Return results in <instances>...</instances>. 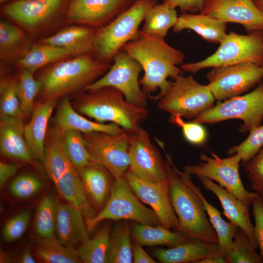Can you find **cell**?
Masks as SVG:
<instances>
[{"label": "cell", "mask_w": 263, "mask_h": 263, "mask_svg": "<svg viewBox=\"0 0 263 263\" xmlns=\"http://www.w3.org/2000/svg\"><path fill=\"white\" fill-rule=\"evenodd\" d=\"M137 60L144 75L139 81L142 90L150 98L158 100L166 93L171 81L184 71L177 65L184 59L183 53L168 44L164 38L140 30L138 36L122 48Z\"/></svg>", "instance_id": "6da1fadb"}, {"label": "cell", "mask_w": 263, "mask_h": 263, "mask_svg": "<svg viewBox=\"0 0 263 263\" xmlns=\"http://www.w3.org/2000/svg\"><path fill=\"white\" fill-rule=\"evenodd\" d=\"M74 108L97 122H111L133 132L146 119L149 111L127 101L123 94L112 87L82 91L73 103Z\"/></svg>", "instance_id": "7a4b0ae2"}, {"label": "cell", "mask_w": 263, "mask_h": 263, "mask_svg": "<svg viewBox=\"0 0 263 263\" xmlns=\"http://www.w3.org/2000/svg\"><path fill=\"white\" fill-rule=\"evenodd\" d=\"M112 63L100 61L91 53L57 62L39 78L43 94L46 99H56L83 91L103 75Z\"/></svg>", "instance_id": "3957f363"}, {"label": "cell", "mask_w": 263, "mask_h": 263, "mask_svg": "<svg viewBox=\"0 0 263 263\" xmlns=\"http://www.w3.org/2000/svg\"><path fill=\"white\" fill-rule=\"evenodd\" d=\"M166 168L170 182L169 196L178 218L180 230L191 238L218 244V238L199 196L182 179L166 157Z\"/></svg>", "instance_id": "277c9868"}, {"label": "cell", "mask_w": 263, "mask_h": 263, "mask_svg": "<svg viewBox=\"0 0 263 263\" xmlns=\"http://www.w3.org/2000/svg\"><path fill=\"white\" fill-rule=\"evenodd\" d=\"M157 0H135L107 24L98 28L91 53L100 61L112 63L114 55L139 35V28Z\"/></svg>", "instance_id": "5b68a950"}, {"label": "cell", "mask_w": 263, "mask_h": 263, "mask_svg": "<svg viewBox=\"0 0 263 263\" xmlns=\"http://www.w3.org/2000/svg\"><path fill=\"white\" fill-rule=\"evenodd\" d=\"M245 62L263 66V31H255L247 35L231 31L211 55L199 61L182 64L180 68L184 72L195 73L205 68Z\"/></svg>", "instance_id": "8992f818"}, {"label": "cell", "mask_w": 263, "mask_h": 263, "mask_svg": "<svg viewBox=\"0 0 263 263\" xmlns=\"http://www.w3.org/2000/svg\"><path fill=\"white\" fill-rule=\"evenodd\" d=\"M158 100V108L170 116L194 119L212 107L215 99L207 85L199 83L191 75H181Z\"/></svg>", "instance_id": "52a82bcc"}, {"label": "cell", "mask_w": 263, "mask_h": 263, "mask_svg": "<svg viewBox=\"0 0 263 263\" xmlns=\"http://www.w3.org/2000/svg\"><path fill=\"white\" fill-rule=\"evenodd\" d=\"M105 220H130L149 225L160 224L153 210L141 203L123 177L114 179L103 207L94 218L85 221L89 231Z\"/></svg>", "instance_id": "ba28073f"}, {"label": "cell", "mask_w": 263, "mask_h": 263, "mask_svg": "<svg viewBox=\"0 0 263 263\" xmlns=\"http://www.w3.org/2000/svg\"><path fill=\"white\" fill-rule=\"evenodd\" d=\"M230 119L243 121L240 127L242 132H250L262 125L263 119V82L251 92L235 96L206 111L194 119L198 124H213Z\"/></svg>", "instance_id": "9c48e42d"}, {"label": "cell", "mask_w": 263, "mask_h": 263, "mask_svg": "<svg viewBox=\"0 0 263 263\" xmlns=\"http://www.w3.org/2000/svg\"><path fill=\"white\" fill-rule=\"evenodd\" d=\"M142 71L139 63L121 49L113 56L112 65L107 72L83 91L112 87L121 92L128 102L146 108L147 95L140 88L138 80Z\"/></svg>", "instance_id": "30bf717a"}, {"label": "cell", "mask_w": 263, "mask_h": 263, "mask_svg": "<svg viewBox=\"0 0 263 263\" xmlns=\"http://www.w3.org/2000/svg\"><path fill=\"white\" fill-rule=\"evenodd\" d=\"M211 154V157L201 153L200 159L202 162L194 165H187L184 171L191 175L209 178L238 199L251 205L253 199L259 193L250 192L244 186L239 170L241 161L240 156L234 154L221 158L212 152Z\"/></svg>", "instance_id": "8fae6325"}, {"label": "cell", "mask_w": 263, "mask_h": 263, "mask_svg": "<svg viewBox=\"0 0 263 263\" xmlns=\"http://www.w3.org/2000/svg\"><path fill=\"white\" fill-rule=\"evenodd\" d=\"M129 133L125 129L118 133H82L86 148L94 161L107 169L115 179L123 177L130 166Z\"/></svg>", "instance_id": "7c38bea8"}, {"label": "cell", "mask_w": 263, "mask_h": 263, "mask_svg": "<svg viewBox=\"0 0 263 263\" xmlns=\"http://www.w3.org/2000/svg\"><path fill=\"white\" fill-rule=\"evenodd\" d=\"M262 67L251 62L212 68L207 79L215 100L239 96L262 81Z\"/></svg>", "instance_id": "4fadbf2b"}, {"label": "cell", "mask_w": 263, "mask_h": 263, "mask_svg": "<svg viewBox=\"0 0 263 263\" xmlns=\"http://www.w3.org/2000/svg\"><path fill=\"white\" fill-rule=\"evenodd\" d=\"M129 153V169L141 179L158 183L168 178L165 161L147 131L139 128L130 132Z\"/></svg>", "instance_id": "5bb4252c"}, {"label": "cell", "mask_w": 263, "mask_h": 263, "mask_svg": "<svg viewBox=\"0 0 263 263\" xmlns=\"http://www.w3.org/2000/svg\"><path fill=\"white\" fill-rule=\"evenodd\" d=\"M123 177L138 198L150 207L161 225L174 231H181L169 200V178L158 183H151L141 179L129 169Z\"/></svg>", "instance_id": "9a60e30c"}, {"label": "cell", "mask_w": 263, "mask_h": 263, "mask_svg": "<svg viewBox=\"0 0 263 263\" xmlns=\"http://www.w3.org/2000/svg\"><path fill=\"white\" fill-rule=\"evenodd\" d=\"M70 0H15L4 4L2 14L17 24L35 31L66 11Z\"/></svg>", "instance_id": "2e32d148"}, {"label": "cell", "mask_w": 263, "mask_h": 263, "mask_svg": "<svg viewBox=\"0 0 263 263\" xmlns=\"http://www.w3.org/2000/svg\"><path fill=\"white\" fill-rule=\"evenodd\" d=\"M135 0H70L65 13L70 22L96 28L113 20Z\"/></svg>", "instance_id": "e0dca14e"}, {"label": "cell", "mask_w": 263, "mask_h": 263, "mask_svg": "<svg viewBox=\"0 0 263 263\" xmlns=\"http://www.w3.org/2000/svg\"><path fill=\"white\" fill-rule=\"evenodd\" d=\"M200 13L240 24L249 33L263 31V14L253 0H206Z\"/></svg>", "instance_id": "ac0fdd59"}, {"label": "cell", "mask_w": 263, "mask_h": 263, "mask_svg": "<svg viewBox=\"0 0 263 263\" xmlns=\"http://www.w3.org/2000/svg\"><path fill=\"white\" fill-rule=\"evenodd\" d=\"M197 177L204 188L212 192L217 197L223 207V215L231 223L245 232L253 247L257 250L258 247L249 214L250 204L238 199L210 179L203 176Z\"/></svg>", "instance_id": "d6986e66"}, {"label": "cell", "mask_w": 263, "mask_h": 263, "mask_svg": "<svg viewBox=\"0 0 263 263\" xmlns=\"http://www.w3.org/2000/svg\"><path fill=\"white\" fill-rule=\"evenodd\" d=\"M153 253L155 258L163 263H196L210 256H225L218 244L197 238H191L184 243L169 248H157Z\"/></svg>", "instance_id": "ffe728a7"}, {"label": "cell", "mask_w": 263, "mask_h": 263, "mask_svg": "<svg viewBox=\"0 0 263 263\" xmlns=\"http://www.w3.org/2000/svg\"><path fill=\"white\" fill-rule=\"evenodd\" d=\"M82 213L69 204H57L55 233L63 244L73 247L89 239L88 229Z\"/></svg>", "instance_id": "44dd1931"}, {"label": "cell", "mask_w": 263, "mask_h": 263, "mask_svg": "<svg viewBox=\"0 0 263 263\" xmlns=\"http://www.w3.org/2000/svg\"><path fill=\"white\" fill-rule=\"evenodd\" d=\"M53 123L54 126L61 132L75 130L82 133L95 132L118 133L124 130L113 123L94 122L81 116L72 106L69 96L63 97L58 105Z\"/></svg>", "instance_id": "7402d4cb"}, {"label": "cell", "mask_w": 263, "mask_h": 263, "mask_svg": "<svg viewBox=\"0 0 263 263\" xmlns=\"http://www.w3.org/2000/svg\"><path fill=\"white\" fill-rule=\"evenodd\" d=\"M22 116L0 117V150L3 155L26 162L34 159L27 145Z\"/></svg>", "instance_id": "603a6c76"}, {"label": "cell", "mask_w": 263, "mask_h": 263, "mask_svg": "<svg viewBox=\"0 0 263 263\" xmlns=\"http://www.w3.org/2000/svg\"><path fill=\"white\" fill-rule=\"evenodd\" d=\"M56 99H46L36 105L30 121L24 126L27 145L34 158L43 163L48 124Z\"/></svg>", "instance_id": "cb8c5ba5"}, {"label": "cell", "mask_w": 263, "mask_h": 263, "mask_svg": "<svg viewBox=\"0 0 263 263\" xmlns=\"http://www.w3.org/2000/svg\"><path fill=\"white\" fill-rule=\"evenodd\" d=\"M226 24L202 13H184L178 16L173 30L175 33H178L185 29H189L207 41L220 44L227 34Z\"/></svg>", "instance_id": "d4e9b609"}, {"label": "cell", "mask_w": 263, "mask_h": 263, "mask_svg": "<svg viewBox=\"0 0 263 263\" xmlns=\"http://www.w3.org/2000/svg\"><path fill=\"white\" fill-rule=\"evenodd\" d=\"M174 168V169L181 177L183 181L200 198L205 209L208 219L214 228L218 238L219 244L223 253H225L230 247L232 242L235 232L238 226L230 222H227L222 217L221 213L214 206L209 203L206 199L201 188L194 184L191 179V175L185 171L179 170L174 164L171 156L167 153L165 154Z\"/></svg>", "instance_id": "484cf974"}, {"label": "cell", "mask_w": 263, "mask_h": 263, "mask_svg": "<svg viewBox=\"0 0 263 263\" xmlns=\"http://www.w3.org/2000/svg\"><path fill=\"white\" fill-rule=\"evenodd\" d=\"M96 29L86 25L70 26L40 42L69 50L75 56H82L91 53Z\"/></svg>", "instance_id": "4316f807"}, {"label": "cell", "mask_w": 263, "mask_h": 263, "mask_svg": "<svg viewBox=\"0 0 263 263\" xmlns=\"http://www.w3.org/2000/svg\"><path fill=\"white\" fill-rule=\"evenodd\" d=\"M54 185L60 196L82 213L85 221L96 215L97 213L90 202L79 173L74 167Z\"/></svg>", "instance_id": "83f0119b"}, {"label": "cell", "mask_w": 263, "mask_h": 263, "mask_svg": "<svg viewBox=\"0 0 263 263\" xmlns=\"http://www.w3.org/2000/svg\"><path fill=\"white\" fill-rule=\"evenodd\" d=\"M93 204L102 208L111 193L114 178L103 166L93 164L76 169Z\"/></svg>", "instance_id": "f1b7e54d"}, {"label": "cell", "mask_w": 263, "mask_h": 263, "mask_svg": "<svg viewBox=\"0 0 263 263\" xmlns=\"http://www.w3.org/2000/svg\"><path fill=\"white\" fill-rule=\"evenodd\" d=\"M43 163L54 184L74 167L63 147L62 132L54 126L47 130Z\"/></svg>", "instance_id": "f546056e"}, {"label": "cell", "mask_w": 263, "mask_h": 263, "mask_svg": "<svg viewBox=\"0 0 263 263\" xmlns=\"http://www.w3.org/2000/svg\"><path fill=\"white\" fill-rule=\"evenodd\" d=\"M132 235L134 240L147 246L166 245L170 247L191 239L182 231H171L160 224L149 225L135 222L132 225Z\"/></svg>", "instance_id": "4dcf8cb0"}, {"label": "cell", "mask_w": 263, "mask_h": 263, "mask_svg": "<svg viewBox=\"0 0 263 263\" xmlns=\"http://www.w3.org/2000/svg\"><path fill=\"white\" fill-rule=\"evenodd\" d=\"M29 37L18 26L3 19L0 21V57L5 63L17 61L28 51Z\"/></svg>", "instance_id": "1f68e13d"}, {"label": "cell", "mask_w": 263, "mask_h": 263, "mask_svg": "<svg viewBox=\"0 0 263 263\" xmlns=\"http://www.w3.org/2000/svg\"><path fill=\"white\" fill-rule=\"evenodd\" d=\"M70 56L75 55L69 50L39 41L32 46L16 62L20 69L33 74L43 66L56 63Z\"/></svg>", "instance_id": "d6a6232c"}, {"label": "cell", "mask_w": 263, "mask_h": 263, "mask_svg": "<svg viewBox=\"0 0 263 263\" xmlns=\"http://www.w3.org/2000/svg\"><path fill=\"white\" fill-rule=\"evenodd\" d=\"M37 260L44 263H82L77 249L61 244L55 235L39 238L33 245Z\"/></svg>", "instance_id": "836d02e7"}, {"label": "cell", "mask_w": 263, "mask_h": 263, "mask_svg": "<svg viewBox=\"0 0 263 263\" xmlns=\"http://www.w3.org/2000/svg\"><path fill=\"white\" fill-rule=\"evenodd\" d=\"M132 227L128 221L117 223L110 234L106 262L132 263Z\"/></svg>", "instance_id": "e575fe53"}, {"label": "cell", "mask_w": 263, "mask_h": 263, "mask_svg": "<svg viewBox=\"0 0 263 263\" xmlns=\"http://www.w3.org/2000/svg\"><path fill=\"white\" fill-rule=\"evenodd\" d=\"M178 16L175 8L163 2L152 6L147 13L140 31L145 34L165 38L176 24Z\"/></svg>", "instance_id": "d590c367"}, {"label": "cell", "mask_w": 263, "mask_h": 263, "mask_svg": "<svg viewBox=\"0 0 263 263\" xmlns=\"http://www.w3.org/2000/svg\"><path fill=\"white\" fill-rule=\"evenodd\" d=\"M110 227L109 224H105L93 238L80 244L77 251L82 263L106 262L109 247Z\"/></svg>", "instance_id": "8d00e7d4"}, {"label": "cell", "mask_w": 263, "mask_h": 263, "mask_svg": "<svg viewBox=\"0 0 263 263\" xmlns=\"http://www.w3.org/2000/svg\"><path fill=\"white\" fill-rule=\"evenodd\" d=\"M256 250L245 232L237 227L225 256L227 263H263L262 257Z\"/></svg>", "instance_id": "74e56055"}, {"label": "cell", "mask_w": 263, "mask_h": 263, "mask_svg": "<svg viewBox=\"0 0 263 263\" xmlns=\"http://www.w3.org/2000/svg\"><path fill=\"white\" fill-rule=\"evenodd\" d=\"M62 132L63 145L69 160L76 169L97 164L86 148L83 134L75 130Z\"/></svg>", "instance_id": "f35d334b"}, {"label": "cell", "mask_w": 263, "mask_h": 263, "mask_svg": "<svg viewBox=\"0 0 263 263\" xmlns=\"http://www.w3.org/2000/svg\"><path fill=\"white\" fill-rule=\"evenodd\" d=\"M41 90L42 83L39 79H35L33 74L28 71L20 70L17 80V93L22 116L32 114L35 98Z\"/></svg>", "instance_id": "ab89813d"}, {"label": "cell", "mask_w": 263, "mask_h": 263, "mask_svg": "<svg viewBox=\"0 0 263 263\" xmlns=\"http://www.w3.org/2000/svg\"><path fill=\"white\" fill-rule=\"evenodd\" d=\"M58 203L50 195L40 201L36 214L35 230L39 238L55 235Z\"/></svg>", "instance_id": "60d3db41"}, {"label": "cell", "mask_w": 263, "mask_h": 263, "mask_svg": "<svg viewBox=\"0 0 263 263\" xmlns=\"http://www.w3.org/2000/svg\"><path fill=\"white\" fill-rule=\"evenodd\" d=\"M0 117L22 116L17 93V80L8 78L0 85Z\"/></svg>", "instance_id": "b9f144b4"}, {"label": "cell", "mask_w": 263, "mask_h": 263, "mask_svg": "<svg viewBox=\"0 0 263 263\" xmlns=\"http://www.w3.org/2000/svg\"><path fill=\"white\" fill-rule=\"evenodd\" d=\"M249 132L243 142L232 147L227 151L229 155H239L243 164L251 159L263 147V125L255 128Z\"/></svg>", "instance_id": "7bdbcfd3"}, {"label": "cell", "mask_w": 263, "mask_h": 263, "mask_svg": "<svg viewBox=\"0 0 263 263\" xmlns=\"http://www.w3.org/2000/svg\"><path fill=\"white\" fill-rule=\"evenodd\" d=\"M31 219L28 210L21 211L9 219L4 225L2 236L4 241L11 243L19 240L26 231Z\"/></svg>", "instance_id": "ee69618b"}, {"label": "cell", "mask_w": 263, "mask_h": 263, "mask_svg": "<svg viewBox=\"0 0 263 263\" xmlns=\"http://www.w3.org/2000/svg\"><path fill=\"white\" fill-rule=\"evenodd\" d=\"M42 187L40 180L29 174L17 177L11 183L10 190L11 194L19 198L30 197L38 192Z\"/></svg>", "instance_id": "f6af8a7d"}, {"label": "cell", "mask_w": 263, "mask_h": 263, "mask_svg": "<svg viewBox=\"0 0 263 263\" xmlns=\"http://www.w3.org/2000/svg\"><path fill=\"white\" fill-rule=\"evenodd\" d=\"M169 122L180 127L186 140L189 143L194 145H202L205 143L207 138L205 129L200 124L195 122H186L182 117L175 115L170 116Z\"/></svg>", "instance_id": "bcb514c9"}, {"label": "cell", "mask_w": 263, "mask_h": 263, "mask_svg": "<svg viewBox=\"0 0 263 263\" xmlns=\"http://www.w3.org/2000/svg\"><path fill=\"white\" fill-rule=\"evenodd\" d=\"M243 165L252 190L259 193L263 190V147Z\"/></svg>", "instance_id": "7dc6e473"}, {"label": "cell", "mask_w": 263, "mask_h": 263, "mask_svg": "<svg viewBox=\"0 0 263 263\" xmlns=\"http://www.w3.org/2000/svg\"><path fill=\"white\" fill-rule=\"evenodd\" d=\"M254 219V233L255 240L263 259V200L259 193L251 201Z\"/></svg>", "instance_id": "c3c4849f"}, {"label": "cell", "mask_w": 263, "mask_h": 263, "mask_svg": "<svg viewBox=\"0 0 263 263\" xmlns=\"http://www.w3.org/2000/svg\"><path fill=\"white\" fill-rule=\"evenodd\" d=\"M206 0H163L169 7H178L182 14L197 13L201 12Z\"/></svg>", "instance_id": "681fc988"}, {"label": "cell", "mask_w": 263, "mask_h": 263, "mask_svg": "<svg viewBox=\"0 0 263 263\" xmlns=\"http://www.w3.org/2000/svg\"><path fill=\"white\" fill-rule=\"evenodd\" d=\"M132 263H156L144 249L143 245L137 241L134 240L132 247Z\"/></svg>", "instance_id": "f907efd6"}, {"label": "cell", "mask_w": 263, "mask_h": 263, "mask_svg": "<svg viewBox=\"0 0 263 263\" xmlns=\"http://www.w3.org/2000/svg\"><path fill=\"white\" fill-rule=\"evenodd\" d=\"M18 166L16 164L0 162V187L2 188L7 181L16 173Z\"/></svg>", "instance_id": "816d5d0a"}, {"label": "cell", "mask_w": 263, "mask_h": 263, "mask_svg": "<svg viewBox=\"0 0 263 263\" xmlns=\"http://www.w3.org/2000/svg\"><path fill=\"white\" fill-rule=\"evenodd\" d=\"M18 262L20 263H35L37 261L30 250L26 249L20 256Z\"/></svg>", "instance_id": "f5cc1de1"}, {"label": "cell", "mask_w": 263, "mask_h": 263, "mask_svg": "<svg viewBox=\"0 0 263 263\" xmlns=\"http://www.w3.org/2000/svg\"><path fill=\"white\" fill-rule=\"evenodd\" d=\"M196 263H227L223 255L210 256L198 261Z\"/></svg>", "instance_id": "db71d44e"}, {"label": "cell", "mask_w": 263, "mask_h": 263, "mask_svg": "<svg viewBox=\"0 0 263 263\" xmlns=\"http://www.w3.org/2000/svg\"><path fill=\"white\" fill-rule=\"evenodd\" d=\"M13 262V259L6 252L0 249V263H7Z\"/></svg>", "instance_id": "11a10c76"}, {"label": "cell", "mask_w": 263, "mask_h": 263, "mask_svg": "<svg viewBox=\"0 0 263 263\" xmlns=\"http://www.w3.org/2000/svg\"><path fill=\"white\" fill-rule=\"evenodd\" d=\"M256 5L263 14V0H253Z\"/></svg>", "instance_id": "9f6ffc18"}, {"label": "cell", "mask_w": 263, "mask_h": 263, "mask_svg": "<svg viewBox=\"0 0 263 263\" xmlns=\"http://www.w3.org/2000/svg\"><path fill=\"white\" fill-rule=\"evenodd\" d=\"M14 0H0V3L1 4H5Z\"/></svg>", "instance_id": "6f0895ef"}, {"label": "cell", "mask_w": 263, "mask_h": 263, "mask_svg": "<svg viewBox=\"0 0 263 263\" xmlns=\"http://www.w3.org/2000/svg\"><path fill=\"white\" fill-rule=\"evenodd\" d=\"M259 194H260V195L261 196V197L262 198V199L263 200V190H262V191L260 192H259Z\"/></svg>", "instance_id": "680465c9"}, {"label": "cell", "mask_w": 263, "mask_h": 263, "mask_svg": "<svg viewBox=\"0 0 263 263\" xmlns=\"http://www.w3.org/2000/svg\"><path fill=\"white\" fill-rule=\"evenodd\" d=\"M262 69H263V66H262Z\"/></svg>", "instance_id": "91938a15"}]
</instances>
